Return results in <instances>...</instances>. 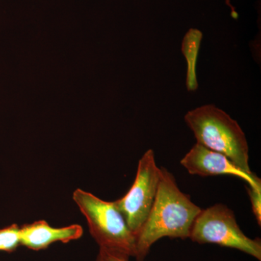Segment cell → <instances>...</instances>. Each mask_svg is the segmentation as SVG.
Returning a JSON list of instances; mask_svg holds the SVG:
<instances>
[{"mask_svg": "<svg viewBox=\"0 0 261 261\" xmlns=\"http://www.w3.org/2000/svg\"><path fill=\"white\" fill-rule=\"evenodd\" d=\"M161 168L155 200L148 217L136 234L137 261H144L156 242L163 238L186 240L202 209L180 190L174 176Z\"/></svg>", "mask_w": 261, "mask_h": 261, "instance_id": "cell-1", "label": "cell"}, {"mask_svg": "<svg viewBox=\"0 0 261 261\" xmlns=\"http://www.w3.org/2000/svg\"><path fill=\"white\" fill-rule=\"evenodd\" d=\"M185 121L197 143L224 154L243 171L253 173L249 164L246 136L228 113L214 104L204 105L188 111Z\"/></svg>", "mask_w": 261, "mask_h": 261, "instance_id": "cell-2", "label": "cell"}, {"mask_svg": "<svg viewBox=\"0 0 261 261\" xmlns=\"http://www.w3.org/2000/svg\"><path fill=\"white\" fill-rule=\"evenodd\" d=\"M73 200L87 219L91 235L99 248L116 250L135 257L136 235L114 202L101 200L80 189L73 192Z\"/></svg>", "mask_w": 261, "mask_h": 261, "instance_id": "cell-3", "label": "cell"}, {"mask_svg": "<svg viewBox=\"0 0 261 261\" xmlns=\"http://www.w3.org/2000/svg\"><path fill=\"white\" fill-rule=\"evenodd\" d=\"M189 239L200 245L213 244L235 249L261 260L260 239L246 236L234 213L224 204L216 203L202 209L192 225Z\"/></svg>", "mask_w": 261, "mask_h": 261, "instance_id": "cell-4", "label": "cell"}, {"mask_svg": "<svg viewBox=\"0 0 261 261\" xmlns=\"http://www.w3.org/2000/svg\"><path fill=\"white\" fill-rule=\"evenodd\" d=\"M161 176V168L156 163L154 151L148 149L139 161L135 181L129 190L114 201L135 235L145 224L153 205Z\"/></svg>", "mask_w": 261, "mask_h": 261, "instance_id": "cell-5", "label": "cell"}, {"mask_svg": "<svg viewBox=\"0 0 261 261\" xmlns=\"http://www.w3.org/2000/svg\"><path fill=\"white\" fill-rule=\"evenodd\" d=\"M191 175L206 177L215 176H232L242 178L247 186L261 189V180L255 173H249L238 167L224 154L215 152L196 143L180 161Z\"/></svg>", "mask_w": 261, "mask_h": 261, "instance_id": "cell-6", "label": "cell"}, {"mask_svg": "<svg viewBox=\"0 0 261 261\" xmlns=\"http://www.w3.org/2000/svg\"><path fill=\"white\" fill-rule=\"evenodd\" d=\"M82 226L73 224L65 227H51L44 220L20 226V245L33 250H44L56 242L67 243L83 235Z\"/></svg>", "mask_w": 261, "mask_h": 261, "instance_id": "cell-7", "label": "cell"}, {"mask_svg": "<svg viewBox=\"0 0 261 261\" xmlns=\"http://www.w3.org/2000/svg\"><path fill=\"white\" fill-rule=\"evenodd\" d=\"M202 37L203 34L201 31L190 29L182 40L181 51L187 61L186 87L189 92H195L198 89L196 70Z\"/></svg>", "mask_w": 261, "mask_h": 261, "instance_id": "cell-8", "label": "cell"}, {"mask_svg": "<svg viewBox=\"0 0 261 261\" xmlns=\"http://www.w3.org/2000/svg\"><path fill=\"white\" fill-rule=\"evenodd\" d=\"M20 244V226L12 224L0 228V251L12 252Z\"/></svg>", "mask_w": 261, "mask_h": 261, "instance_id": "cell-9", "label": "cell"}, {"mask_svg": "<svg viewBox=\"0 0 261 261\" xmlns=\"http://www.w3.org/2000/svg\"><path fill=\"white\" fill-rule=\"evenodd\" d=\"M247 194L251 202L252 211L256 219L257 224L261 226V189L246 187Z\"/></svg>", "mask_w": 261, "mask_h": 261, "instance_id": "cell-10", "label": "cell"}, {"mask_svg": "<svg viewBox=\"0 0 261 261\" xmlns=\"http://www.w3.org/2000/svg\"><path fill=\"white\" fill-rule=\"evenodd\" d=\"M130 256L124 252L99 248L94 261H129Z\"/></svg>", "mask_w": 261, "mask_h": 261, "instance_id": "cell-11", "label": "cell"}, {"mask_svg": "<svg viewBox=\"0 0 261 261\" xmlns=\"http://www.w3.org/2000/svg\"><path fill=\"white\" fill-rule=\"evenodd\" d=\"M225 2H226V4L227 5L228 7H229L230 9H231V16H232L233 18H238V13H237L236 10L234 9V8H233L232 5L231 4V1H230V0H225Z\"/></svg>", "mask_w": 261, "mask_h": 261, "instance_id": "cell-12", "label": "cell"}]
</instances>
